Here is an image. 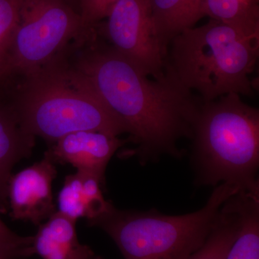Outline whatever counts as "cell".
<instances>
[{
  "label": "cell",
  "instance_id": "6da1fadb",
  "mask_svg": "<svg viewBox=\"0 0 259 259\" xmlns=\"http://www.w3.org/2000/svg\"><path fill=\"white\" fill-rule=\"evenodd\" d=\"M91 42L74 66L125 122L136 145L134 154L141 162L182 157L179 142L192 139L202 100L165 74L150 77L95 37Z\"/></svg>",
  "mask_w": 259,
  "mask_h": 259
},
{
  "label": "cell",
  "instance_id": "7a4b0ae2",
  "mask_svg": "<svg viewBox=\"0 0 259 259\" xmlns=\"http://www.w3.org/2000/svg\"><path fill=\"white\" fill-rule=\"evenodd\" d=\"M258 56L259 35L209 19L172 40L163 72L181 88L197 93L203 102L230 93L252 97L255 88L250 76Z\"/></svg>",
  "mask_w": 259,
  "mask_h": 259
},
{
  "label": "cell",
  "instance_id": "3957f363",
  "mask_svg": "<svg viewBox=\"0 0 259 259\" xmlns=\"http://www.w3.org/2000/svg\"><path fill=\"white\" fill-rule=\"evenodd\" d=\"M24 80L12 110L24 131L34 137L56 142L80 131L117 137L128 134L125 122L63 54Z\"/></svg>",
  "mask_w": 259,
  "mask_h": 259
},
{
  "label": "cell",
  "instance_id": "277c9868",
  "mask_svg": "<svg viewBox=\"0 0 259 259\" xmlns=\"http://www.w3.org/2000/svg\"><path fill=\"white\" fill-rule=\"evenodd\" d=\"M192 161L199 185L230 182L259 192V110L238 94L199 107L192 128Z\"/></svg>",
  "mask_w": 259,
  "mask_h": 259
},
{
  "label": "cell",
  "instance_id": "5b68a950",
  "mask_svg": "<svg viewBox=\"0 0 259 259\" xmlns=\"http://www.w3.org/2000/svg\"><path fill=\"white\" fill-rule=\"evenodd\" d=\"M240 190L235 184H220L202 209L182 215L119 209L111 203L88 224L105 231L124 259H189L205 243L223 203Z\"/></svg>",
  "mask_w": 259,
  "mask_h": 259
},
{
  "label": "cell",
  "instance_id": "8992f818",
  "mask_svg": "<svg viewBox=\"0 0 259 259\" xmlns=\"http://www.w3.org/2000/svg\"><path fill=\"white\" fill-rule=\"evenodd\" d=\"M93 32L85 29L79 12L67 0H24L3 78L37 72L62 55L71 40Z\"/></svg>",
  "mask_w": 259,
  "mask_h": 259
},
{
  "label": "cell",
  "instance_id": "52a82bcc",
  "mask_svg": "<svg viewBox=\"0 0 259 259\" xmlns=\"http://www.w3.org/2000/svg\"><path fill=\"white\" fill-rule=\"evenodd\" d=\"M102 31L110 46L153 79L164 76V55L156 37L149 0H116Z\"/></svg>",
  "mask_w": 259,
  "mask_h": 259
},
{
  "label": "cell",
  "instance_id": "ba28073f",
  "mask_svg": "<svg viewBox=\"0 0 259 259\" xmlns=\"http://www.w3.org/2000/svg\"><path fill=\"white\" fill-rule=\"evenodd\" d=\"M54 163L45 153L41 161L12 175L8 195L13 220L39 226L56 212L52 194V183L57 175Z\"/></svg>",
  "mask_w": 259,
  "mask_h": 259
},
{
  "label": "cell",
  "instance_id": "9c48e42d",
  "mask_svg": "<svg viewBox=\"0 0 259 259\" xmlns=\"http://www.w3.org/2000/svg\"><path fill=\"white\" fill-rule=\"evenodd\" d=\"M55 143L46 152L54 163H69L77 171L96 177L105 187L107 164L126 141L99 131H80Z\"/></svg>",
  "mask_w": 259,
  "mask_h": 259
},
{
  "label": "cell",
  "instance_id": "30bf717a",
  "mask_svg": "<svg viewBox=\"0 0 259 259\" xmlns=\"http://www.w3.org/2000/svg\"><path fill=\"white\" fill-rule=\"evenodd\" d=\"M76 222L59 211L54 212L47 222L39 225L33 236L35 254L42 259H95L92 248L78 239Z\"/></svg>",
  "mask_w": 259,
  "mask_h": 259
},
{
  "label": "cell",
  "instance_id": "8fae6325",
  "mask_svg": "<svg viewBox=\"0 0 259 259\" xmlns=\"http://www.w3.org/2000/svg\"><path fill=\"white\" fill-rule=\"evenodd\" d=\"M103 187L96 177L76 171L65 179L58 195V211L76 221L81 218L90 221L98 217L111 204L104 198Z\"/></svg>",
  "mask_w": 259,
  "mask_h": 259
},
{
  "label": "cell",
  "instance_id": "7c38bea8",
  "mask_svg": "<svg viewBox=\"0 0 259 259\" xmlns=\"http://www.w3.org/2000/svg\"><path fill=\"white\" fill-rule=\"evenodd\" d=\"M35 137L25 132L12 110L0 108V211L8 208V185L17 163L29 157Z\"/></svg>",
  "mask_w": 259,
  "mask_h": 259
},
{
  "label": "cell",
  "instance_id": "4fadbf2b",
  "mask_svg": "<svg viewBox=\"0 0 259 259\" xmlns=\"http://www.w3.org/2000/svg\"><path fill=\"white\" fill-rule=\"evenodd\" d=\"M155 32L162 52L186 29L193 28L204 16L205 0H149Z\"/></svg>",
  "mask_w": 259,
  "mask_h": 259
},
{
  "label": "cell",
  "instance_id": "5bb4252c",
  "mask_svg": "<svg viewBox=\"0 0 259 259\" xmlns=\"http://www.w3.org/2000/svg\"><path fill=\"white\" fill-rule=\"evenodd\" d=\"M241 195L237 192L220 209L204 245L189 259H226L241 226Z\"/></svg>",
  "mask_w": 259,
  "mask_h": 259
},
{
  "label": "cell",
  "instance_id": "9a60e30c",
  "mask_svg": "<svg viewBox=\"0 0 259 259\" xmlns=\"http://www.w3.org/2000/svg\"><path fill=\"white\" fill-rule=\"evenodd\" d=\"M241 194V226L226 259H259V192Z\"/></svg>",
  "mask_w": 259,
  "mask_h": 259
},
{
  "label": "cell",
  "instance_id": "2e32d148",
  "mask_svg": "<svg viewBox=\"0 0 259 259\" xmlns=\"http://www.w3.org/2000/svg\"><path fill=\"white\" fill-rule=\"evenodd\" d=\"M204 16L259 35V0H205Z\"/></svg>",
  "mask_w": 259,
  "mask_h": 259
},
{
  "label": "cell",
  "instance_id": "e0dca14e",
  "mask_svg": "<svg viewBox=\"0 0 259 259\" xmlns=\"http://www.w3.org/2000/svg\"><path fill=\"white\" fill-rule=\"evenodd\" d=\"M24 0H0V79Z\"/></svg>",
  "mask_w": 259,
  "mask_h": 259
},
{
  "label": "cell",
  "instance_id": "ac0fdd59",
  "mask_svg": "<svg viewBox=\"0 0 259 259\" xmlns=\"http://www.w3.org/2000/svg\"><path fill=\"white\" fill-rule=\"evenodd\" d=\"M116 0H79V14L85 29L94 30L101 20L107 18Z\"/></svg>",
  "mask_w": 259,
  "mask_h": 259
},
{
  "label": "cell",
  "instance_id": "d6986e66",
  "mask_svg": "<svg viewBox=\"0 0 259 259\" xmlns=\"http://www.w3.org/2000/svg\"><path fill=\"white\" fill-rule=\"evenodd\" d=\"M34 254L32 245L0 244V259H25Z\"/></svg>",
  "mask_w": 259,
  "mask_h": 259
},
{
  "label": "cell",
  "instance_id": "ffe728a7",
  "mask_svg": "<svg viewBox=\"0 0 259 259\" xmlns=\"http://www.w3.org/2000/svg\"><path fill=\"white\" fill-rule=\"evenodd\" d=\"M33 236H20L10 230L0 219V244L32 245Z\"/></svg>",
  "mask_w": 259,
  "mask_h": 259
},
{
  "label": "cell",
  "instance_id": "44dd1931",
  "mask_svg": "<svg viewBox=\"0 0 259 259\" xmlns=\"http://www.w3.org/2000/svg\"><path fill=\"white\" fill-rule=\"evenodd\" d=\"M95 259H103V258H101V257H100V256H96V257H95Z\"/></svg>",
  "mask_w": 259,
  "mask_h": 259
},
{
  "label": "cell",
  "instance_id": "7402d4cb",
  "mask_svg": "<svg viewBox=\"0 0 259 259\" xmlns=\"http://www.w3.org/2000/svg\"><path fill=\"white\" fill-rule=\"evenodd\" d=\"M67 1H69V3H71V2L72 1V0H67Z\"/></svg>",
  "mask_w": 259,
  "mask_h": 259
}]
</instances>
